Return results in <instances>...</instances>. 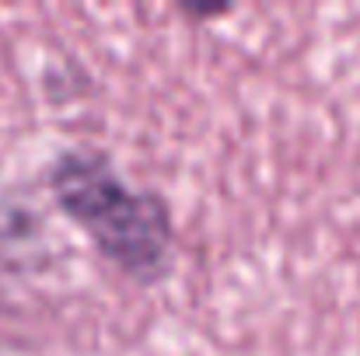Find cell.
Returning a JSON list of instances; mask_svg holds the SVG:
<instances>
[{"mask_svg":"<svg viewBox=\"0 0 360 356\" xmlns=\"http://www.w3.org/2000/svg\"><path fill=\"white\" fill-rule=\"evenodd\" d=\"M53 192L67 217L129 276L150 283L168 265V210L150 192H129L112 168L91 154H67L53 168Z\"/></svg>","mask_w":360,"mask_h":356,"instance_id":"1","label":"cell"}]
</instances>
